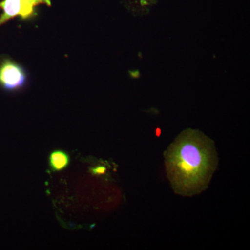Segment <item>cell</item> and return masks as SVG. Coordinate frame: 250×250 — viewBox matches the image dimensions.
<instances>
[{
	"instance_id": "obj_1",
	"label": "cell",
	"mask_w": 250,
	"mask_h": 250,
	"mask_svg": "<svg viewBox=\"0 0 250 250\" xmlns=\"http://www.w3.org/2000/svg\"><path fill=\"white\" fill-rule=\"evenodd\" d=\"M164 156L171 186L174 192L182 196L204 191L218 166L214 142L193 130L179 136Z\"/></svg>"
},
{
	"instance_id": "obj_2",
	"label": "cell",
	"mask_w": 250,
	"mask_h": 250,
	"mask_svg": "<svg viewBox=\"0 0 250 250\" xmlns=\"http://www.w3.org/2000/svg\"><path fill=\"white\" fill-rule=\"evenodd\" d=\"M24 67L9 57H0V88L7 93L23 89L27 82Z\"/></svg>"
},
{
	"instance_id": "obj_3",
	"label": "cell",
	"mask_w": 250,
	"mask_h": 250,
	"mask_svg": "<svg viewBox=\"0 0 250 250\" xmlns=\"http://www.w3.org/2000/svg\"><path fill=\"white\" fill-rule=\"evenodd\" d=\"M41 4L52 6L51 0H2L0 1V27L10 20L20 17L22 20H29L35 17L36 6Z\"/></svg>"
},
{
	"instance_id": "obj_4",
	"label": "cell",
	"mask_w": 250,
	"mask_h": 250,
	"mask_svg": "<svg viewBox=\"0 0 250 250\" xmlns=\"http://www.w3.org/2000/svg\"><path fill=\"white\" fill-rule=\"evenodd\" d=\"M70 156L62 150H55L49 157V166L54 172H59L66 168L70 164Z\"/></svg>"
},
{
	"instance_id": "obj_5",
	"label": "cell",
	"mask_w": 250,
	"mask_h": 250,
	"mask_svg": "<svg viewBox=\"0 0 250 250\" xmlns=\"http://www.w3.org/2000/svg\"><path fill=\"white\" fill-rule=\"evenodd\" d=\"M106 168L104 166H100L93 169L94 174H104L106 172Z\"/></svg>"
},
{
	"instance_id": "obj_6",
	"label": "cell",
	"mask_w": 250,
	"mask_h": 250,
	"mask_svg": "<svg viewBox=\"0 0 250 250\" xmlns=\"http://www.w3.org/2000/svg\"><path fill=\"white\" fill-rule=\"evenodd\" d=\"M131 76L134 77V78H139L141 74H140V72L139 70H135L134 72H131Z\"/></svg>"
}]
</instances>
